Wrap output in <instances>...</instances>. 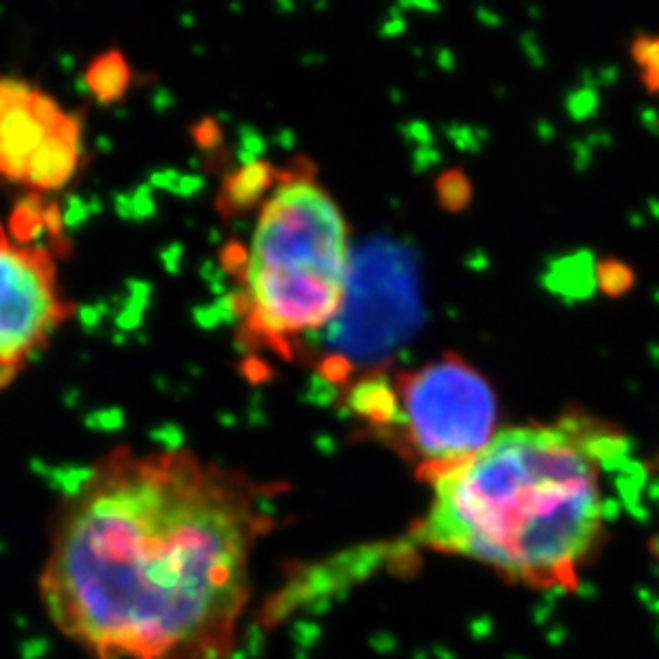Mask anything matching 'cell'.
<instances>
[{"label":"cell","mask_w":659,"mask_h":659,"mask_svg":"<svg viewBox=\"0 0 659 659\" xmlns=\"http://www.w3.org/2000/svg\"><path fill=\"white\" fill-rule=\"evenodd\" d=\"M265 497L182 448L103 457L52 519L47 617L94 659H229Z\"/></svg>","instance_id":"cell-1"},{"label":"cell","mask_w":659,"mask_h":659,"mask_svg":"<svg viewBox=\"0 0 659 659\" xmlns=\"http://www.w3.org/2000/svg\"><path fill=\"white\" fill-rule=\"evenodd\" d=\"M621 438L583 416L495 433L478 455L431 480L416 536L532 589H574L606 523V463Z\"/></svg>","instance_id":"cell-2"},{"label":"cell","mask_w":659,"mask_h":659,"mask_svg":"<svg viewBox=\"0 0 659 659\" xmlns=\"http://www.w3.org/2000/svg\"><path fill=\"white\" fill-rule=\"evenodd\" d=\"M352 271L342 207L310 171H291L261 203L237 271V314L256 344L288 350L342 312Z\"/></svg>","instance_id":"cell-3"},{"label":"cell","mask_w":659,"mask_h":659,"mask_svg":"<svg viewBox=\"0 0 659 659\" xmlns=\"http://www.w3.org/2000/svg\"><path fill=\"white\" fill-rule=\"evenodd\" d=\"M365 421L431 482L495 438L497 406L489 382L463 359L448 357L401 374L395 384L380 380Z\"/></svg>","instance_id":"cell-4"},{"label":"cell","mask_w":659,"mask_h":659,"mask_svg":"<svg viewBox=\"0 0 659 659\" xmlns=\"http://www.w3.org/2000/svg\"><path fill=\"white\" fill-rule=\"evenodd\" d=\"M82 156V120L45 90L0 77V178L58 190L71 182Z\"/></svg>","instance_id":"cell-5"},{"label":"cell","mask_w":659,"mask_h":659,"mask_svg":"<svg viewBox=\"0 0 659 659\" xmlns=\"http://www.w3.org/2000/svg\"><path fill=\"white\" fill-rule=\"evenodd\" d=\"M69 312L52 254L0 235V387L39 355Z\"/></svg>","instance_id":"cell-6"},{"label":"cell","mask_w":659,"mask_h":659,"mask_svg":"<svg viewBox=\"0 0 659 659\" xmlns=\"http://www.w3.org/2000/svg\"><path fill=\"white\" fill-rule=\"evenodd\" d=\"M128 79H131V71L120 54L101 56L88 71L90 88L101 99H116L128 86Z\"/></svg>","instance_id":"cell-7"},{"label":"cell","mask_w":659,"mask_h":659,"mask_svg":"<svg viewBox=\"0 0 659 659\" xmlns=\"http://www.w3.org/2000/svg\"><path fill=\"white\" fill-rule=\"evenodd\" d=\"M657 557H659V544H657Z\"/></svg>","instance_id":"cell-8"}]
</instances>
